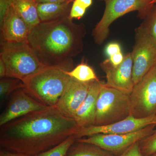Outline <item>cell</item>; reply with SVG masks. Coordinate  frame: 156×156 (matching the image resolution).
I'll use <instances>...</instances> for the list:
<instances>
[{"instance_id": "1", "label": "cell", "mask_w": 156, "mask_h": 156, "mask_svg": "<svg viewBox=\"0 0 156 156\" xmlns=\"http://www.w3.org/2000/svg\"><path fill=\"white\" fill-rule=\"evenodd\" d=\"M75 120L56 107L33 112L1 126V149L24 156L47 151L74 135Z\"/></svg>"}, {"instance_id": "2", "label": "cell", "mask_w": 156, "mask_h": 156, "mask_svg": "<svg viewBox=\"0 0 156 156\" xmlns=\"http://www.w3.org/2000/svg\"><path fill=\"white\" fill-rule=\"evenodd\" d=\"M69 17L41 22L31 30L28 43L39 60L49 67L70 71L73 58L82 53L87 28Z\"/></svg>"}, {"instance_id": "3", "label": "cell", "mask_w": 156, "mask_h": 156, "mask_svg": "<svg viewBox=\"0 0 156 156\" xmlns=\"http://www.w3.org/2000/svg\"><path fill=\"white\" fill-rule=\"evenodd\" d=\"M65 71L47 67L23 81L24 89L36 100L47 107H56L70 77Z\"/></svg>"}, {"instance_id": "4", "label": "cell", "mask_w": 156, "mask_h": 156, "mask_svg": "<svg viewBox=\"0 0 156 156\" xmlns=\"http://www.w3.org/2000/svg\"><path fill=\"white\" fill-rule=\"evenodd\" d=\"M0 58L6 67V78L22 81L49 66L40 61L28 43L1 41Z\"/></svg>"}, {"instance_id": "5", "label": "cell", "mask_w": 156, "mask_h": 156, "mask_svg": "<svg viewBox=\"0 0 156 156\" xmlns=\"http://www.w3.org/2000/svg\"><path fill=\"white\" fill-rule=\"evenodd\" d=\"M105 4L103 15L92 30L94 42L98 45L103 44L108 37L110 27L115 20L126 14L138 12L137 17L144 20L151 11L156 0H100Z\"/></svg>"}, {"instance_id": "6", "label": "cell", "mask_w": 156, "mask_h": 156, "mask_svg": "<svg viewBox=\"0 0 156 156\" xmlns=\"http://www.w3.org/2000/svg\"><path fill=\"white\" fill-rule=\"evenodd\" d=\"M130 115L129 94L102 83L96 103L94 126H106Z\"/></svg>"}, {"instance_id": "7", "label": "cell", "mask_w": 156, "mask_h": 156, "mask_svg": "<svg viewBox=\"0 0 156 156\" xmlns=\"http://www.w3.org/2000/svg\"><path fill=\"white\" fill-rule=\"evenodd\" d=\"M130 115L136 119L156 115V64L129 94Z\"/></svg>"}, {"instance_id": "8", "label": "cell", "mask_w": 156, "mask_h": 156, "mask_svg": "<svg viewBox=\"0 0 156 156\" xmlns=\"http://www.w3.org/2000/svg\"><path fill=\"white\" fill-rule=\"evenodd\" d=\"M134 40L131 53L135 85L156 64V42L141 24L135 29Z\"/></svg>"}, {"instance_id": "9", "label": "cell", "mask_w": 156, "mask_h": 156, "mask_svg": "<svg viewBox=\"0 0 156 156\" xmlns=\"http://www.w3.org/2000/svg\"><path fill=\"white\" fill-rule=\"evenodd\" d=\"M156 128V125H151L128 134H96L76 139V140L97 145L118 156L124 152L134 143L152 134Z\"/></svg>"}, {"instance_id": "10", "label": "cell", "mask_w": 156, "mask_h": 156, "mask_svg": "<svg viewBox=\"0 0 156 156\" xmlns=\"http://www.w3.org/2000/svg\"><path fill=\"white\" fill-rule=\"evenodd\" d=\"M99 66L106 76V86L126 94L131 93L134 86L131 52L126 54L122 62L116 66L112 64L108 58L101 62Z\"/></svg>"}, {"instance_id": "11", "label": "cell", "mask_w": 156, "mask_h": 156, "mask_svg": "<svg viewBox=\"0 0 156 156\" xmlns=\"http://www.w3.org/2000/svg\"><path fill=\"white\" fill-rule=\"evenodd\" d=\"M151 125H156V115L144 119H136L130 115L124 119L106 126L79 128L74 135L78 139L96 134H128Z\"/></svg>"}, {"instance_id": "12", "label": "cell", "mask_w": 156, "mask_h": 156, "mask_svg": "<svg viewBox=\"0 0 156 156\" xmlns=\"http://www.w3.org/2000/svg\"><path fill=\"white\" fill-rule=\"evenodd\" d=\"M11 95L9 103L0 115V126L30 113L49 107L34 99L24 88L17 89Z\"/></svg>"}, {"instance_id": "13", "label": "cell", "mask_w": 156, "mask_h": 156, "mask_svg": "<svg viewBox=\"0 0 156 156\" xmlns=\"http://www.w3.org/2000/svg\"><path fill=\"white\" fill-rule=\"evenodd\" d=\"M90 83H84L71 77L56 108L62 113L73 119L89 92Z\"/></svg>"}, {"instance_id": "14", "label": "cell", "mask_w": 156, "mask_h": 156, "mask_svg": "<svg viewBox=\"0 0 156 156\" xmlns=\"http://www.w3.org/2000/svg\"><path fill=\"white\" fill-rule=\"evenodd\" d=\"M1 41L7 43H28L30 29L11 5L0 23Z\"/></svg>"}, {"instance_id": "15", "label": "cell", "mask_w": 156, "mask_h": 156, "mask_svg": "<svg viewBox=\"0 0 156 156\" xmlns=\"http://www.w3.org/2000/svg\"><path fill=\"white\" fill-rule=\"evenodd\" d=\"M102 83L99 80L90 83L88 95L74 117L79 128L89 127L95 124L96 103Z\"/></svg>"}, {"instance_id": "16", "label": "cell", "mask_w": 156, "mask_h": 156, "mask_svg": "<svg viewBox=\"0 0 156 156\" xmlns=\"http://www.w3.org/2000/svg\"><path fill=\"white\" fill-rule=\"evenodd\" d=\"M73 2L38 3V12L41 22H48L69 17Z\"/></svg>"}, {"instance_id": "17", "label": "cell", "mask_w": 156, "mask_h": 156, "mask_svg": "<svg viewBox=\"0 0 156 156\" xmlns=\"http://www.w3.org/2000/svg\"><path fill=\"white\" fill-rule=\"evenodd\" d=\"M14 9L31 30L41 23L35 0H14Z\"/></svg>"}, {"instance_id": "18", "label": "cell", "mask_w": 156, "mask_h": 156, "mask_svg": "<svg viewBox=\"0 0 156 156\" xmlns=\"http://www.w3.org/2000/svg\"><path fill=\"white\" fill-rule=\"evenodd\" d=\"M65 156H116L94 144L76 140L68 150Z\"/></svg>"}, {"instance_id": "19", "label": "cell", "mask_w": 156, "mask_h": 156, "mask_svg": "<svg viewBox=\"0 0 156 156\" xmlns=\"http://www.w3.org/2000/svg\"><path fill=\"white\" fill-rule=\"evenodd\" d=\"M66 73L71 77L84 83L99 80L93 69L87 64L84 59L73 69Z\"/></svg>"}, {"instance_id": "20", "label": "cell", "mask_w": 156, "mask_h": 156, "mask_svg": "<svg viewBox=\"0 0 156 156\" xmlns=\"http://www.w3.org/2000/svg\"><path fill=\"white\" fill-rule=\"evenodd\" d=\"M22 81L12 78H4L0 81V96L2 98L9 96L17 89L24 88Z\"/></svg>"}, {"instance_id": "21", "label": "cell", "mask_w": 156, "mask_h": 156, "mask_svg": "<svg viewBox=\"0 0 156 156\" xmlns=\"http://www.w3.org/2000/svg\"><path fill=\"white\" fill-rule=\"evenodd\" d=\"M76 140L75 136L72 135L53 148L35 156H65L69 148Z\"/></svg>"}, {"instance_id": "22", "label": "cell", "mask_w": 156, "mask_h": 156, "mask_svg": "<svg viewBox=\"0 0 156 156\" xmlns=\"http://www.w3.org/2000/svg\"><path fill=\"white\" fill-rule=\"evenodd\" d=\"M143 156H152L156 153V128L152 134L138 141Z\"/></svg>"}, {"instance_id": "23", "label": "cell", "mask_w": 156, "mask_h": 156, "mask_svg": "<svg viewBox=\"0 0 156 156\" xmlns=\"http://www.w3.org/2000/svg\"><path fill=\"white\" fill-rule=\"evenodd\" d=\"M141 25L156 42V4L143 20Z\"/></svg>"}, {"instance_id": "24", "label": "cell", "mask_w": 156, "mask_h": 156, "mask_svg": "<svg viewBox=\"0 0 156 156\" xmlns=\"http://www.w3.org/2000/svg\"><path fill=\"white\" fill-rule=\"evenodd\" d=\"M87 10V9L83 6L74 1L71 9L69 17L72 19L74 18L80 19L83 17Z\"/></svg>"}, {"instance_id": "25", "label": "cell", "mask_w": 156, "mask_h": 156, "mask_svg": "<svg viewBox=\"0 0 156 156\" xmlns=\"http://www.w3.org/2000/svg\"><path fill=\"white\" fill-rule=\"evenodd\" d=\"M138 141L134 143L121 154L116 156H143L140 148Z\"/></svg>"}, {"instance_id": "26", "label": "cell", "mask_w": 156, "mask_h": 156, "mask_svg": "<svg viewBox=\"0 0 156 156\" xmlns=\"http://www.w3.org/2000/svg\"><path fill=\"white\" fill-rule=\"evenodd\" d=\"M122 52L121 45L117 42H111L107 45L105 48V53L108 57Z\"/></svg>"}, {"instance_id": "27", "label": "cell", "mask_w": 156, "mask_h": 156, "mask_svg": "<svg viewBox=\"0 0 156 156\" xmlns=\"http://www.w3.org/2000/svg\"><path fill=\"white\" fill-rule=\"evenodd\" d=\"M14 0H0V23L2 22L7 11Z\"/></svg>"}, {"instance_id": "28", "label": "cell", "mask_w": 156, "mask_h": 156, "mask_svg": "<svg viewBox=\"0 0 156 156\" xmlns=\"http://www.w3.org/2000/svg\"><path fill=\"white\" fill-rule=\"evenodd\" d=\"M125 55H123L122 52L116 53L110 57H108L111 62L115 66L121 64L124 60Z\"/></svg>"}, {"instance_id": "29", "label": "cell", "mask_w": 156, "mask_h": 156, "mask_svg": "<svg viewBox=\"0 0 156 156\" xmlns=\"http://www.w3.org/2000/svg\"><path fill=\"white\" fill-rule=\"evenodd\" d=\"M6 67L5 62L0 58V77L1 79L6 78Z\"/></svg>"}, {"instance_id": "30", "label": "cell", "mask_w": 156, "mask_h": 156, "mask_svg": "<svg viewBox=\"0 0 156 156\" xmlns=\"http://www.w3.org/2000/svg\"><path fill=\"white\" fill-rule=\"evenodd\" d=\"M74 1L87 9L92 5L93 3V0H74Z\"/></svg>"}, {"instance_id": "31", "label": "cell", "mask_w": 156, "mask_h": 156, "mask_svg": "<svg viewBox=\"0 0 156 156\" xmlns=\"http://www.w3.org/2000/svg\"><path fill=\"white\" fill-rule=\"evenodd\" d=\"M74 0H37V3H63Z\"/></svg>"}, {"instance_id": "32", "label": "cell", "mask_w": 156, "mask_h": 156, "mask_svg": "<svg viewBox=\"0 0 156 156\" xmlns=\"http://www.w3.org/2000/svg\"><path fill=\"white\" fill-rule=\"evenodd\" d=\"M0 156H23L15 153L11 152L8 151L0 150Z\"/></svg>"}, {"instance_id": "33", "label": "cell", "mask_w": 156, "mask_h": 156, "mask_svg": "<svg viewBox=\"0 0 156 156\" xmlns=\"http://www.w3.org/2000/svg\"><path fill=\"white\" fill-rule=\"evenodd\" d=\"M152 156H156V153L155 154H154L153 155H152Z\"/></svg>"}, {"instance_id": "34", "label": "cell", "mask_w": 156, "mask_h": 156, "mask_svg": "<svg viewBox=\"0 0 156 156\" xmlns=\"http://www.w3.org/2000/svg\"><path fill=\"white\" fill-rule=\"evenodd\" d=\"M35 1H37V0H35Z\"/></svg>"}]
</instances>
